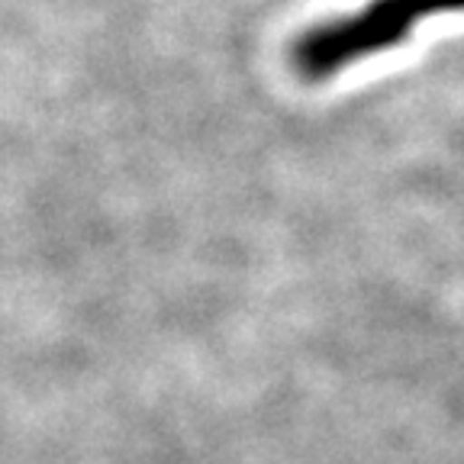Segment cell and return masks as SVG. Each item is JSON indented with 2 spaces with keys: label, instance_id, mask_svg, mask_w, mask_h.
Instances as JSON below:
<instances>
[{
  "label": "cell",
  "instance_id": "cell-1",
  "mask_svg": "<svg viewBox=\"0 0 464 464\" xmlns=\"http://www.w3.org/2000/svg\"><path fill=\"white\" fill-rule=\"evenodd\" d=\"M458 10H464V0H371L358 14L323 20L300 33L290 58L306 81H326L352 62L400 45L426 16Z\"/></svg>",
  "mask_w": 464,
  "mask_h": 464
}]
</instances>
